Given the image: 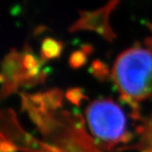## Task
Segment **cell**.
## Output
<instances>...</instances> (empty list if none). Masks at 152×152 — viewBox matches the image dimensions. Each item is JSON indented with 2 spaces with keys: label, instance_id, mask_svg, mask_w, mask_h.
<instances>
[{
  "label": "cell",
  "instance_id": "3957f363",
  "mask_svg": "<svg viewBox=\"0 0 152 152\" xmlns=\"http://www.w3.org/2000/svg\"><path fill=\"white\" fill-rule=\"evenodd\" d=\"M61 52V44L51 38H47L41 47V53L44 58H53L59 56Z\"/></svg>",
  "mask_w": 152,
  "mask_h": 152
},
{
  "label": "cell",
  "instance_id": "7a4b0ae2",
  "mask_svg": "<svg viewBox=\"0 0 152 152\" xmlns=\"http://www.w3.org/2000/svg\"><path fill=\"white\" fill-rule=\"evenodd\" d=\"M85 118L92 136L106 146L126 143L130 140L126 113L112 99L92 101L85 109Z\"/></svg>",
  "mask_w": 152,
  "mask_h": 152
},
{
  "label": "cell",
  "instance_id": "6da1fadb",
  "mask_svg": "<svg viewBox=\"0 0 152 152\" xmlns=\"http://www.w3.org/2000/svg\"><path fill=\"white\" fill-rule=\"evenodd\" d=\"M112 78L121 98L132 107L152 98V50L136 46L123 51L112 67Z\"/></svg>",
  "mask_w": 152,
  "mask_h": 152
}]
</instances>
